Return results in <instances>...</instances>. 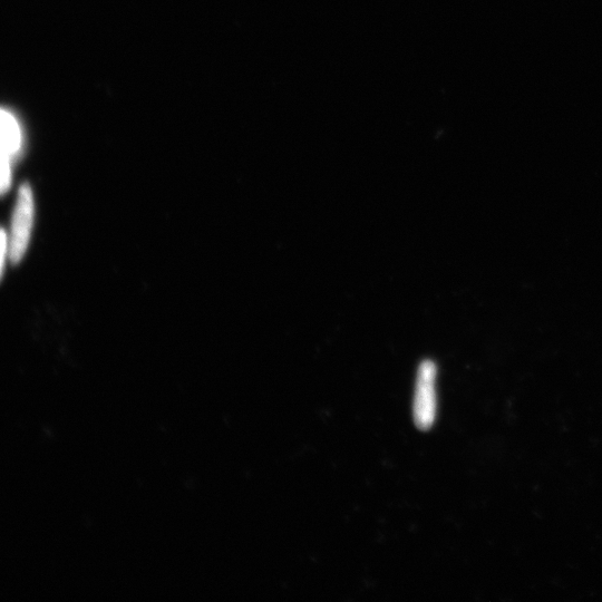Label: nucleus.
Wrapping results in <instances>:
<instances>
[{"mask_svg":"<svg viewBox=\"0 0 602 602\" xmlns=\"http://www.w3.org/2000/svg\"><path fill=\"white\" fill-rule=\"evenodd\" d=\"M23 148V130L16 116L0 108V151L9 157H18Z\"/></svg>","mask_w":602,"mask_h":602,"instance_id":"3","label":"nucleus"},{"mask_svg":"<svg viewBox=\"0 0 602 602\" xmlns=\"http://www.w3.org/2000/svg\"><path fill=\"white\" fill-rule=\"evenodd\" d=\"M7 256L9 257V237L4 229H0V279L3 277Z\"/></svg>","mask_w":602,"mask_h":602,"instance_id":"5","label":"nucleus"},{"mask_svg":"<svg viewBox=\"0 0 602 602\" xmlns=\"http://www.w3.org/2000/svg\"><path fill=\"white\" fill-rule=\"evenodd\" d=\"M35 218V200L32 188L23 184L17 193L16 205L9 233V259L18 264L27 251L31 241Z\"/></svg>","mask_w":602,"mask_h":602,"instance_id":"2","label":"nucleus"},{"mask_svg":"<svg viewBox=\"0 0 602 602\" xmlns=\"http://www.w3.org/2000/svg\"><path fill=\"white\" fill-rule=\"evenodd\" d=\"M13 159L8 155L0 153V196H4L12 186L13 170L12 163Z\"/></svg>","mask_w":602,"mask_h":602,"instance_id":"4","label":"nucleus"},{"mask_svg":"<svg viewBox=\"0 0 602 602\" xmlns=\"http://www.w3.org/2000/svg\"><path fill=\"white\" fill-rule=\"evenodd\" d=\"M436 378L438 366L431 359H425L417 370L413 403L414 423L421 431L432 429L438 414Z\"/></svg>","mask_w":602,"mask_h":602,"instance_id":"1","label":"nucleus"}]
</instances>
